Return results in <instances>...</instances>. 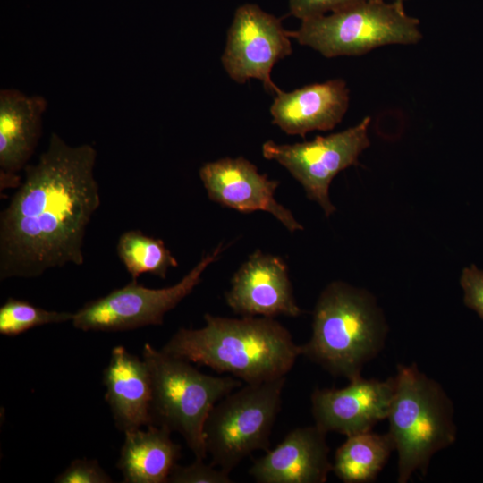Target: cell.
<instances>
[{
	"label": "cell",
	"mask_w": 483,
	"mask_h": 483,
	"mask_svg": "<svg viewBox=\"0 0 483 483\" xmlns=\"http://www.w3.org/2000/svg\"><path fill=\"white\" fill-rule=\"evenodd\" d=\"M96 149L70 146L52 132L38 162L0 215V279L35 278L82 265L87 227L100 205Z\"/></svg>",
	"instance_id": "cell-1"
},
{
	"label": "cell",
	"mask_w": 483,
	"mask_h": 483,
	"mask_svg": "<svg viewBox=\"0 0 483 483\" xmlns=\"http://www.w3.org/2000/svg\"><path fill=\"white\" fill-rule=\"evenodd\" d=\"M204 319L200 328L178 329L161 350L247 384L285 377L301 356V345L273 318H231L207 313Z\"/></svg>",
	"instance_id": "cell-2"
},
{
	"label": "cell",
	"mask_w": 483,
	"mask_h": 483,
	"mask_svg": "<svg viewBox=\"0 0 483 483\" xmlns=\"http://www.w3.org/2000/svg\"><path fill=\"white\" fill-rule=\"evenodd\" d=\"M388 327L367 291L335 281L320 293L313 311L312 335L301 355L334 376L352 380L383 349Z\"/></svg>",
	"instance_id": "cell-3"
},
{
	"label": "cell",
	"mask_w": 483,
	"mask_h": 483,
	"mask_svg": "<svg viewBox=\"0 0 483 483\" xmlns=\"http://www.w3.org/2000/svg\"><path fill=\"white\" fill-rule=\"evenodd\" d=\"M453 406L442 386L416 364L397 366L389 408V435L398 453L399 483L426 474L432 456L456 438Z\"/></svg>",
	"instance_id": "cell-4"
},
{
	"label": "cell",
	"mask_w": 483,
	"mask_h": 483,
	"mask_svg": "<svg viewBox=\"0 0 483 483\" xmlns=\"http://www.w3.org/2000/svg\"><path fill=\"white\" fill-rule=\"evenodd\" d=\"M142 359L152 383V425L182 436L196 459L208 453L204 426L213 407L242 386L233 376L215 377L198 370L191 362L173 357L146 343Z\"/></svg>",
	"instance_id": "cell-5"
},
{
	"label": "cell",
	"mask_w": 483,
	"mask_h": 483,
	"mask_svg": "<svg viewBox=\"0 0 483 483\" xmlns=\"http://www.w3.org/2000/svg\"><path fill=\"white\" fill-rule=\"evenodd\" d=\"M288 35L328 58L365 55L386 45H412L422 38L419 21L407 14L403 0H364L302 21Z\"/></svg>",
	"instance_id": "cell-6"
},
{
	"label": "cell",
	"mask_w": 483,
	"mask_h": 483,
	"mask_svg": "<svg viewBox=\"0 0 483 483\" xmlns=\"http://www.w3.org/2000/svg\"><path fill=\"white\" fill-rule=\"evenodd\" d=\"M285 381L281 377L245 383L217 402L204 426L207 453L215 465L230 473L252 453L268 451Z\"/></svg>",
	"instance_id": "cell-7"
},
{
	"label": "cell",
	"mask_w": 483,
	"mask_h": 483,
	"mask_svg": "<svg viewBox=\"0 0 483 483\" xmlns=\"http://www.w3.org/2000/svg\"><path fill=\"white\" fill-rule=\"evenodd\" d=\"M219 244L200 260L177 284L151 289L131 280L106 295L88 301L73 313L72 326L82 331L118 332L146 326H158L165 315L191 293L201 282L207 267L224 250Z\"/></svg>",
	"instance_id": "cell-8"
},
{
	"label": "cell",
	"mask_w": 483,
	"mask_h": 483,
	"mask_svg": "<svg viewBox=\"0 0 483 483\" xmlns=\"http://www.w3.org/2000/svg\"><path fill=\"white\" fill-rule=\"evenodd\" d=\"M370 120L366 116L351 128L310 141L278 144L267 140L262 145V155L283 165L301 184L308 199L329 216L336 210L329 197L331 182L341 171L358 165L360 155L370 144Z\"/></svg>",
	"instance_id": "cell-9"
},
{
	"label": "cell",
	"mask_w": 483,
	"mask_h": 483,
	"mask_svg": "<svg viewBox=\"0 0 483 483\" xmlns=\"http://www.w3.org/2000/svg\"><path fill=\"white\" fill-rule=\"evenodd\" d=\"M290 38L280 19L255 4H244L236 9L228 29L223 67L235 82L257 79L275 95L281 89L273 82L271 72L276 63L292 55Z\"/></svg>",
	"instance_id": "cell-10"
},
{
	"label": "cell",
	"mask_w": 483,
	"mask_h": 483,
	"mask_svg": "<svg viewBox=\"0 0 483 483\" xmlns=\"http://www.w3.org/2000/svg\"><path fill=\"white\" fill-rule=\"evenodd\" d=\"M199 174L210 200L242 213L265 211L290 232L303 230L292 213L276 201L279 182L259 174L248 159L224 157L207 162Z\"/></svg>",
	"instance_id": "cell-11"
},
{
	"label": "cell",
	"mask_w": 483,
	"mask_h": 483,
	"mask_svg": "<svg viewBox=\"0 0 483 483\" xmlns=\"http://www.w3.org/2000/svg\"><path fill=\"white\" fill-rule=\"evenodd\" d=\"M394 392V377L380 381L360 376L341 389L317 388L311 394L315 425L346 436L370 431L387 419Z\"/></svg>",
	"instance_id": "cell-12"
},
{
	"label": "cell",
	"mask_w": 483,
	"mask_h": 483,
	"mask_svg": "<svg viewBox=\"0 0 483 483\" xmlns=\"http://www.w3.org/2000/svg\"><path fill=\"white\" fill-rule=\"evenodd\" d=\"M229 308L242 317H299L288 267L279 257L258 250L234 273L225 292Z\"/></svg>",
	"instance_id": "cell-13"
},
{
	"label": "cell",
	"mask_w": 483,
	"mask_h": 483,
	"mask_svg": "<svg viewBox=\"0 0 483 483\" xmlns=\"http://www.w3.org/2000/svg\"><path fill=\"white\" fill-rule=\"evenodd\" d=\"M326 436L317 425L296 428L255 461L249 474L258 483H324L333 470Z\"/></svg>",
	"instance_id": "cell-14"
},
{
	"label": "cell",
	"mask_w": 483,
	"mask_h": 483,
	"mask_svg": "<svg viewBox=\"0 0 483 483\" xmlns=\"http://www.w3.org/2000/svg\"><path fill=\"white\" fill-rule=\"evenodd\" d=\"M46 108L41 96H27L13 89L0 91L1 191L21 184L18 174L35 151Z\"/></svg>",
	"instance_id": "cell-15"
},
{
	"label": "cell",
	"mask_w": 483,
	"mask_h": 483,
	"mask_svg": "<svg viewBox=\"0 0 483 483\" xmlns=\"http://www.w3.org/2000/svg\"><path fill=\"white\" fill-rule=\"evenodd\" d=\"M349 89L342 79L314 83L290 92L280 90L270 106L272 123L288 135L304 137L312 131H330L346 114Z\"/></svg>",
	"instance_id": "cell-16"
},
{
	"label": "cell",
	"mask_w": 483,
	"mask_h": 483,
	"mask_svg": "<svg viewBox=\"0 0 483 483\" xmlns=\"http://www.w3.org/2000/svg\"><path fill=\"white\" fill-rule=\"evenodd\" d=\"M108 403L114 423L123 432L152 425L150 406L152 383L145 360L126 348H113L103 371Z\"/></svg>",
	"instance_id": "cell-17"
},
{
	"label": "cell",
	"mask_w": 483,
	"mask_h": 483,
	"mask_svg": "<svg viewBox=\"0 0 483 483\" xmlns=\"http://www.w3.org/2000/svg\"><path fill=\"white\" fill-rule=\"evenodd\" d=\"M165 427L148 426L124 432L117 468L125 483H165L176 464L181 447Z\"/></svg>",
	"instance_id": "cell-18"
},
{
	"label": "cell",
	"mask_w": 483,
	"mask_h": 483,
	"mask_svg": "<svg viewBox=\"0 0 483 483\" xmlns=\"http://www.w3.org/2000/svg\"><path fill=\"white\" fill-rule=\"evenodd\" d=\"M394 450L389 433L370 430L347 436L335 452L332 471L345 483L374 481Z\"/></svg>",
	"instance_id": "cell-19"
},
{
	"label": "cell",
	"mask_w": 483,
	"mask_h": 483,
	"mask_svg": "<svg viewBox=\"0 0 483 483\" xmlns=\"http://www.w3.org/2000/svg\"><path fill=\"white\" fill-rule=\"evenodd\" d=\"M116 251L119 259L135 281L142 274H151L165 279L168 270L178 266L177 259L165 247L163 240L150 237L140 230L122 233Z\"/></svg>",
	"instance_id": "cell-20"
},
{
	"label": "cell",
	"mask_w": 483,
	"mask_h": 483,
	"mask_svg": "<svg viewBox=\"0 0 483 483\" xmlns=\"http://www.w3.org/2000/svg\"><path fill=\"white\" fill-rule=\"evenodd\" d=\"M72 318L71 312L47 310L10 297L0 307V334L16 336L37 326L72 321Z\"/></svg>",
	"instance_id": "cell-21"
},
{
	"label": "cell",
	"mask_w": 483,
	"mask_h": 483,
	"mask_svg": "<svg viewBox=\"0 0 483 483\" xmlns=\"http://www.w3.org/2000/svg\"><path fill=\"white\" fill-rule=\"evenodd\" d=\"M204 460L195 461L186 466L175 464L167 482L170 483H231L229 474L222 469L204 463Z\"/></svg>",
	"instance_id": "cell-22"
},
{
	"label": "cell",
	"mask_w": 483,
	"mask_h": 483,
	"mask_svg": "<svg viewBox=\"0 0 483 483\" xmlns=\"http://www.w3.org/2000/svg\"><path fill=\"white\" fill-rule=\"evenodd\" d=\"M110 476L97 460L75 459L55 479L56 483H109Z\"/></svg>",
	"instance_id": "cell-23"
},
{
	"label": "cell",
	"mask_w": 483,
	"mask_h": 483,
	"mask_svg": "<svg viewBox=\"0 0 483 483\" xmlns=\"http://www.w3.org/2000/svg\"><path fill=\"white\" fill-rule=\"evenodd\" d=\"M364 0H290V13L301 21L326 15Z\"/></svg>",
	"instance_id": "cell-24"
},
{
	"label": "cell",
	"mask_w": 483,
	"mask_h": 483,
	"mask_svg": "<svg viewBox=\"0 0 483 483\" xmlns=\"http://www.w3.org/2000/svg\"><path fill=\"white\" fill-rule=\"evenodd\" d=\"M460 284L463 289L465 305L475 310L483 319V271L474 264L464 267Z\"/></svg>",
	"instance_id": "cell-25"
}]
</instances>
